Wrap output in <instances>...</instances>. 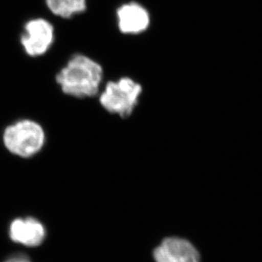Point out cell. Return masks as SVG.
Wrapping results in <instances>:
<instances>
[{"mask_svg": "<svg viewBox=\"0 0 262 262\" xmlns=\"http://www.w3.org/2000/svg\"><path fill=\"white\" fill-rule=\"evenodd\" d=\"M104 70L99 62L88 55L76 54L55 76L62 93L77 99L92 98L99 94Z\"/></svg>", "mask_w": 262, "mask_h": 262, "instance_id": "cell-1", "label": "cell"}, {"mask_svg": "<svg viewBox=\"0 0 262 262\" xmlns=\"http://www.w3.org/2000/svg\"><path fill=\"white\" fill-rule=\"evenodd\" d=\"M3 141L10 153L29 158L42 149L45 133L39 123L25 119L6 127L3 134Z\"/></svg>", "mask_w": 262, "mask_h": 262, "instance_id": "cell-2", "label": "cell"}, {"mask_svg": "<svg viewBox=\"0 0 262 262\" xmlns=\"http://www.w3.org/2000/svg\"><path fill=\"white\" fill-rule=\"evenodd\" d=\"M141 93V85L123 77L105 85L99 96V103L110 113L126 118L134 112Z\"/></svg>", "mask_w": 262, "mask_h": 262, "instance_id": "cell-3", "label": "cell"}, {"mask_svg": "<svg viewBox=\"0 0 262 262\" xmlns=\"http://www.w3.org/2000/svg\"><path fill=\"white\" fill-rule=\"evenodd\" d=\"M55 39L54 25L45 18H33L23 27L20 42L24 52L30 57L45 55L52 47Z\"/></svg>", "mask_w": 262, "mask_h": 262, "instance_id": "cell-4", "label": "cell"}, {"mask_svg": "<svg viewBox=\"0 0 262 262\" xmlns=\"http://www.w3.org/2000/svg\"><path fill=\"white\" fill-rule=\"evenodd\" d=\"M156 262H201L194 245L181 237H166L154 250Z\"/></svg>", "mask_w": 262, "mask_h": 262, "instance_id": "cell-5", "label": "cell"}, {"mask_svg": "<svg viewBox=\"0 0 262 262\" xmlns=\"http://www.w3.org/2000/svg\"><path fill=\"white\" fill-rule=\"evenodd\" d=\"M12 241L28 247H37L45 241L46 230L39 221L34 218H18L13 221L9 229Z\"/></svg>", "mask_w": 262, "mask_h": 262, "instance_id": "cell-6", "label": "cell"}, {"mask_svg": "<svg viewBox=\"0 0 262 262\" xmlns=\"http://www.w3.org/2000/svg\"><path fill=\"white\" fill-rule=\"evenodd\" d=\"M118 28L125 34H137L144 32L149 24L147 10L136 3L121 5L117 11Z\"/></svg>", "mask_w": 262, "mask_h": 262, "instance_id": "cell-7", "label": "cell"}, {"mask_svg": "<svg viewBox=\"0 0 262 262\" xmlns=\"http://www.w3.org/2000/svg\"><path fill=\"white\" fill-rule=\"evenodd\" d=\"M50 12L57 17L70 19L85 12L87 0H45Z\"/></svg>", "mask_w": 262, "mask_h": 262, "instance_id": "cell-8", "label": "cell"}, {"mask_svg": "<svg viewBox=\"0 0 262 262\" xmlns=\"http://www.w3.org/2000/svg\"><path fill=\"white\" fill-rule=\"evenodd\" d=\"M5 262H31L26 255H18L12 256V257L9 258L8 260H5Z\"/></svg>", "mask_w": 262, "mask_h": 262, "instance_id": "cell-9", "label": "cell"}]
</instances>
